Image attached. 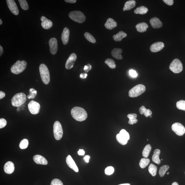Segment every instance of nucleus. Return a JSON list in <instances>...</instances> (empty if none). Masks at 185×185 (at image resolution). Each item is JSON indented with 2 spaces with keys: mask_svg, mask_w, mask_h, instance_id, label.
I'll use <instances>...</instances> for the list:
<instances>
[{
  "mask_svg": "<svg viewBox=\"0 0 185 185\" xmlns=\"http://www.w3.org/2000/svg\"><path fill=\"white\" fill-rule=\"evenodd\" d=\"M53 132L55 138L59 140L63 137V131L61 125L58 121H55L53 126Z\"/></svg>",
  "mask_w": 185,
  "mask_h": 185,
  "instance_id": "nucleus-7",
  "label": "nucleus"
},
{
  "mask_svg": "<svg viewBox=\"0 0 185 185\" xmlns=\"http://www.w3.org/2000/svg\"><path fill=\"white\" fill-rule=\"evenodd\" d=\"M41 20L42 21L41 26L43 28L47 30L52 27L53 25L52 22L51 20L47 19L45 16H41Z\"/></svg>",
  "mask_w": 185,
  "mask_h": 185,
  "instance_id": "nucleus-15",
  "label": "nucleus"
},
{
  "mask_svg": "<svg viewBox=\"0 0 185 185\" xmlns=\"http://www.w3.org/2000/svg\"><path fill=\"white\" fill-rule=\"evenodd\" d=\"M71 113L74 119L80 122L85 120L88 117L87 112L81 107H74L72 109Z\"/></svg>",
  "mask_w": 185,
  "mask_h": 185,
  "instance_id": "nucleus-1",
  "label": "nucleus"
},
{
  "mask_svg": "<svg viewBox=\"0 0 185 185\" xmlns=\"http://www.w3.org/2000/svg\"><path fill=\"white\" fill-rule=\"evenodd\" d=\"M150 162V160L149 158H142L140 161L139 165L142 168H144L148 165Z\"/></svg>",
  "mask_w": 185,
  "mask_h": 185,
  "instance_id": "nucleus-33",
  "label": "nucleus"
},
{
  "mask_svg": "<svg viewBox=\"0 0 185 185\" xmlns=\"http://www.w3.org/2000/svg\"><path fill=\"white\" fill-rule=\"evenodd\" d=\"M157 167L153 164H150L148 170L150 174L153 176H155L157 174Z\"/></svg>",
  "mask_w": 185,
  "mask_h": 185,
  "instance_id": "nucleus-32",
  "label": "nucleus"
},
{
  "mask_svg": "<svg viewBox=\"0 0 185 185\" xmlns=\"http://www.w3.org/2000/svg\"><path fill=\"white\" fill-rule=\"evenodd\" d=\"M65 1L66 3H75L77 2L76 0H65Z\"/></svg>",
  "mask_w": 185,
  "mask_h": 185,
  "instance_id": "nucleus-51",
  "label": "nucleus"
},
{
  "mask_svg": "<svg viewBox=\"0 0 185 185\" xmlns=\"http://www.w3.org/2000/svg\"><path fill=\"white\" fill-rule=\"evenodd\" d=\"M172 185H179L178 183L176 182H174L173 183Z\"/></svg>",
  "mask_w": 185,
  "mask_h": 185,
  "instance_id": "nucleus-54",
  "label": "nucleus"
},
{
  "mask_svg": "<svg viewBox=\"0 0 185 185\" xmlns=\"http://www.w3.org/2000/svg\"><path fill=\"white\" fill-rule=\"evenodd\" d=\"M28 110L31 114L33 115L38 114L40 112V105L38 102L31 100L28 105Z\"/></svg>",
  "mask_w": 185,
  "mask_h": 185,
  "instance_id": "nucleus-9",
  "label": "nucleus"
},
{
  "mask_svg": "<svg viewBox=\"0 0 185 185\" xmlns=\"http://www.w3.org/2000/svg\"><path fill=\"white\" fill-rule=\"evenodd\" d=\"M3 53V49L1 45L0 46V56H1Z\"/></svg>",
  "mask_w": 185,
  "mask_h": 185,
  "instance_id": "nucleus-53",
  "label": "nucleus"
},
{
  "mask_svg": "<svg viewBox=\"0 0 185 185\" xmlns=\"http://www.w3.org/2000/svg\"><path fill=\"white\" fill-rule=\"evenodd\" d=\"M27 63L26 61L18 60L12 65L11 68V73L16 75H18L23 72L26 69Z\"/></svg>",
  "mask_w": 185,
  "mask_h": 185,
  "instance_id": "nucleus-4",
  "label": "nucleus"
},
{
  "mask_svg": "<svg viewBox=\"0 0 185 185\" xmlns=\"http://www.w3.org/2000/svg\"><path fill=\"white\" fill-rule=\"evenodd\" d=\"M87 74L86 73H82L80 74V77L82 79H85L87 77Z\"/></svg>",
  "mask_w": 185,
  "mask_h": 185,
  "instance_id": "nucleus-49",
  "label": "nucleus"
},
{
  "mask_svg": "<svg viewBox=\"0 0 185 185\" xmlns=\"http://www.w3.org/2000/svg\"><path fill=\"white\" fill-rule=\"evenodd\" d=\"M152 147L151 145L147 144L146 145L142 152V155L144 157L147 158L149 157L150 152H151Z\"/></svg>",
  "mask_w": 185,
  "mask_h": 185,
  "instance_id": "nucleus-31",
  "label": "nucleus"
},
{
  "mask_svg": "<svg viewBox=\"0 0 185 185\" xmlns=\"http://www.w3.org/2000/svg\"><path fill=\"white\" fill-rule=\"evenodd\" d=\"M26 95L23 92L16 94L12 98V105L16 107H20L26 102Z\"/></svg>",
  "mask_w": 185,
  "mask_h": 185,
  "instance_id": "nucleus-2",
  "label": "nucleus"
},
{
  "mask_svg": "<svg viewBox=\"0 0 185 185\" xmlns=\"http://www.w3.org/2000/svg\"><path fill=\"white\" fill-rule=\"evenodd\" d=\"M127 117L129 119L128 122L129 124L132 125L137 122L138 120L137 119V115L136 114H129L127 115Z\"/></svg>",
  "mask_w": 185,
  "mask_h": 185,
  "instance_id": "nucleus-29",
  "label": "nucleus"
},
{
  "mask_svg": "<svg viewBox=\"0 0 185 185\" xmlns=\"http://www.w3.org/2000/svg\"><path fill=\"white\" fill-rule=\"evenodd\" d=\"M138 32L140 33L145 32L149 28V26L145 22H142L137 24L135 26Z\"/></svg>",
  "mask_w": 185,
  "mask_h": 185,
  "instance_id": "nucleus-24",
  "label": "nucleus"
},
{
  "mask_svg": "<svg viewBox=\"0 0 185 185\" xmlns=\"http://www.w3.org/2000/svg\"><path fill=\"white\" fill-rule=\"evenodd\" d=\"M139 110L141 115H144L146 117L152 116V111L149 109H146L144 106H142L139 108Z\"/></svg>",
  "mask_w": 185,
  "mask_h": 185,
  "instance_id": "nucleus-27",
  "label": "nucleus"
},
{
  "mask_svg": "<svg viewBox=\"0 0 185 185\" xmlns=\"http://www.w3.org/2000/svg\"><path fill=\"white\" fill-rule=\"evenodd\" d=\"M69 17L71 19L80 23H83L85 21L86 16L81 11H74L70 12Z\"/></svg>",
  "mask_w": 185,
  "mask_h": 185,
  "instance_id": "nucleus-5",
  "label": "nucleus"
},
{
  "mask_svg": "<svg viewBox=\"0 0 185 185\" xmlns=\"http://www.w3.org/2000/svg\"><path fill=\"white\" fill-rule=\"evenodd\" d=\"M122 52V49L116 48L113 49L111 52L112 56L114 58L117 59H122L123 57L121 55V53Z\"/></svg>",
  "mask_w": 185,
  "mask_h": 185,
  "instance_id": "nucleus-22",
  "label": "nucleus"
},
{
  "mask_svg": "<svg viewBox=\"0 0 185 185\" xmlns=\"http://www.w3.org/2000/svg\"><path fill=\"white\" fill-rule=\"evenodd\" d=\"M116 139L119 143L123 145H126L128 141V140L119 133L117 135Z\"/></svg>",
  "mask_w": 185,
  "mask_h": 185,
  "instance_id": "nucleus-30",
  "label": "nucleus"
},
{
  "mask_svg": "<svg viewBox=\"0 0 185 185\" xmlns=\"http://www.w3.org/2000/svg\"><path fill=\"white\" fill-rule=\"evenodd\" d=\"M69 35V30L67 27L65 28L61 34V40L64 45H66L68 42Z\"/></svg>",
  "mask_w": 185,
  "mask_h": 185,
  "instance_id": "nucleus-18",
  "label": "nucleus"
},
{
  "mask_svg": "<svg viewBox=\"0 0 185 185\" xmlns=\"http://www.w3.org/2000/svg\"><path fill=\"white\" fill-rule=\"evenodd\" d=\"M163 1L169 6H172L174 4L173 0H164Z\"/></svg>",
  "mask_w": 185,
  "mask_h": 185,
  "instance_id": "nucleus-47",
  "label": "nucleus"
},
{
  "mask_svg": "<svg viewBox=\"0 0 185 185\" xmlns=\"http://www.w3.org/2000/svg\"><path fill=\"white\" fill-rule=\"evenodd\" d=\"M84 36L88 41L90 43H96V40L94 36L90 33L86 32L84 34Z\"/></svg>",
  "mask_w": 185,
  "mask_h": 185,
  "instance_id": "nucleus-35",
  "label": "nucleus"
},
{
  "mask_svg": "<svg viewBox=\"0 0 185 185\" xmlns=\"http://www.w3.org/2000/svg\"><path fill=\"white\" fill-rule=\"evenodd\" d=\"M105 62L110 68L115 69L116 67L115 61L112 59H107Z\"/></svg>",
  "mask_w": 185,
  "mask_h": 185,
  "instance_id": "nucleus-36",
  "label": "nucleus"
},
{
  "mask_svg": "<svg viewBox=\"0 0 185 185\" xmlns=\"http://www.w3.org/2000/svg\"><path fill=\"white\" fill-rule=\"evenodd\" d=\"M160 151L159 149H157L154 151V154L152 156V160L154 163L159 164L160 163V160L159 159V155Z\"/></svg>",
  "mask_w": 185,
  "mask_h": 185,
  "instance_id": "nucleus-26",
  "label": "nucleus"
},
{
  "mask_svg": "<svg viewBox=\"0 0 185 185\" xmlns=\"http://www.w3.org/2000/svg\"><path fill=\"white\" fill-rule=\"evenodd\" d=\"M2 23H3V22H2V21L1 19H0V25H1Z\"/></svg>",
  "mask_w": 185,
  "mask_h": 185,
  "instance_id": "nucleus-56",
  "label": "nucleus"
},
{
  "mask_svg": "<svg viewBox=\"0 0 185 185\" xmlns=\"http://www.w3.org/2000/svg\"><path fill=\"white\" fill-rule=\"evenodd\" d=\"M4 171L6 174H11L14 170V166L13 162L9 161L5 164L4 166Z\"/></svg>",
  "mask_w": 185,
  "mask_h": 185,
  "instance_id": "nucleus-19",
  "label": "nucleus"
},
{
  "mask_svg": "<svg viewBox=\"0 0 185 185\" xmlns=\"http://www.w3.org/2000/svg\"><path fill=\"white\" fill-rule=\"evenodd\" d=\"M41 77L42 81L45 84H48L50 81L49 72L46 65L44 64H41L39 67Z\"/></svg>",
  "mask_w": 185,
  "mask_h": 185,
  "instance_id": "nucleus-3",
  "label": "nucleus"
},
{
  "mask_svg": "<svg viewBox=\"0 0 185 185\" xmlns=\"http://www.w3.org/2000/svg\"><path fill=\"white\" fill-rule=\"evenodd\" d=\"M129 74L133 78H136L137 76V74L136 71L134 70H131L129 71Z\"/></svg>",
  "mask_w": 185,
  "mask_h": 185,
  "instance_id": "nucleus-45",
  "label": "nucleus"
},
{
  "mask_svg": "<svg viewBox=\"0 0 185 185\" xmlns=\"http://www.w3.org/2000/svg\"><path fill=\"white\" fill-rule=\"evenodd\" d=\"M145 86L142 84H139L134 86L129 90V95L131 97H135L140 95L145 92Z\"/></svg>",
  "mask_w": 185,
  "mask_h": 185,
  "instance_id": "nucleus-6",
  "label": "nucleus"
},
{
  "mask_svg": "<svg viewBox=\"0 0 185 185\" xmlns=\"http://www.w3.org/2000/svg\"><path fill=\"white\" fill-rule=\"evenodd\" d=\"M169 168V166L167 165H165L161 166L160 168L159 171V174L160 176L162 177L164 176L166 171H168Z\"/></svg>",
  "mask_w": 185,
  "mask_h": 185,
  "instance_id": "nucleus-34",
  "label": "nucleus"
},
{
  "mask_svg": "<svg viewBox=\"0 0 185 185\" xmlns=\"http://www.w3.org/2000/svg\"><path fill=\"white\" fill-rule=\"evenodd\" d=\"M176 106L179 110L185 111V100L179 101L176 102Z\"/></svg>",
  "mask_w": 185,
  "mask_h": 185,
  "instance_id": "nucleus-37",
  "label": "nucleus"
},
{
  "mask_svg": "<svg viewBox=\"0 0 185 185\" xmlns=\"http://www.w3.org/2000/svg\"><path fill=\"white\" fill-rule=\"evenodd\" d=\"M169 174V172H168L167 173V174Z\"/></svg>",
  "mask_w": 185,
  "mask_h": 185,
  "instance_id": "nucleus-57",
  "label": "nucleus"
},
{
  "mask_svg": "<svg viewBox=\"0 0 185 185\" xmlns=\"http://www.w3.org/2000/svg\"><path fill=\"white\" fill-rule=\"evenodd\" d=\"M66 162L68 166L71 169L76 172H79L78 166L70 155H69L67 156L66 159Z\"/></svg>",
  "mask_w": 185,
  "mask_h": 185,
  "instance_id": "nucleus-14",
  "label": "nucleus"
},
{
  "mask_svg": "<svg viewBox=\"0 0 185 185\" xmlns=\"http://www.w3.org/2000/svg\"><path fill=\"white\" fill-rule=\"evenodd\" d=\"M21 7L22 9L27 10L28 9L29 7L27 2L26 0H18Z\"/></svg>",
  "mask_w": 185,
  "mask_h": 185,
  "instance_id": "nucleus-38",
  "label": "nucleus"
},
{
  "mask_svg": "<svg viewBox=\"0 0 185 185\" xmlns=\"http://www.w3.org/2000/svg\"><path fill=\"white\" fill-rule=\"evenodd\" d=\"M28 139H24L21 141L19 144V147L21 149H24L28 147Z\"/></svg>",
  "mask_w": 185,
  "mask_h": 185,
  "instance_id": "nucleus-39",
  "label": "nucleus"
},
{
  "mask_svg": "<svg viewBox=\"0 0 185 185\" xmlns=\"http://www.w3.org/2000/svg\"><path fill=\"white\" fill-rule=\"evenodd\" d=\"M77 56L75 53H72L70 55L66 62L65 67L67 69H71L73 67L77 60Z\"/></svg>",
  "mask_w": 185,
  "mask_h": 185,
  "instance_id": "nucleus-12",
  "label": "nucleus"
},
{
  "mask_svg": "<svg viewBox=\"0 0 185 185\" xmlns=\"http://www.w3.org/2000/svg\"><path fill=\"white\" fill-rule=\"evenodd\" d=\"M136 4V2L134 0H130L125 2L124 7L123 8V11L129 10L134 8Z\"/></svg>",
  "mask_w": 185,
  "mask_h": 185,
  "instance_id": "nucleus-23",
  "label": "nucleus"
},
{
  "mask_svg": "<svg viewBox=\"0 0 185 185\" xmlns=\"http://www.w3.org/2000/svg\"><path fill=\"white\" fill-rule=\"evenodd\" d=\"M127 36V34L122 31H119L118 33L113 36L114 40L116 42H120Z\"/></svg>",
  "mask_w": 185,
  "mask_h": 185,
  "instance_id": "nucleus-25",
  "label": "nucleus"
},
{
  "mask_svg": "<svg viewBox=\"0 0 185 185\" xmlns=\"http://www.w3.org/2000/svg\"><path fill=\"white\" fill-rule=\"evenodd\" d=\"M169 69L175 73H181L183 70V65L181 62L178 59L172 61L169 66Z\"/></svg>",
  "mask_w": 185,
  "mask_h": 185,
  "instance_id": "nucleus-8",
  "label": "nucleus"
},
{
  "mask_svg": "<svg viewBox=\"0 0 185 185\" xmlns=\"http://www.w3.org/2000/svg\"><path fill=\"white\" fill-rule=\"evenodd\" d=\"M7 6L10 11L15 15H18L19 11L17 5L14 0H7Z\"/></svg>",
  "mask_w": 185,
  "mask_h": 185,
  "instance_id": "nucleus-11",
  "label": "nucleus"
},
{
  "mask_svg": "<svg viewBox=\"0 0 185 185\" xmlns=\"http://www.w3.org/2000/svg\"><path fill=\"white\" fill-rule=\"evenodd\" d=\"M115 171L114 168L112 166H108L107 167L105 170V174L107 175H111Z\"/></svg>",
  "mask_w": 185,
  "mask_h": 185,
  "instance_id": "nucleus-40",
  "label": "nucleus"
},
{
  "mask_svg": "<svg viewBox=\"0 0 185 185\" xmlns=\"http://www.w3.org/2000/svg\"><path fill=\"white\" fill-rule=\"evenodd\" d=\"M34 162L37 164H42V165H47L48 164V162L43 156L37 155H35L33 157Z\"/></svg>",
  "mask_w": 185,
  "mask_h": 185,
  "instance_id": "nucleus-20",
  "label": "nucleus"
},
{
  "mask_svg": "<svg viewBox=\"0 0 185 185\" xmlns=\"http://www.w3.org/2000/svg\"><path fill=\"white\" fill-rule=\"evenodd\" d=\"M51 185H63L61 181L58 179H55L51 181Z\"/></svg>",
  "mask_w": 185,
  "mask_h": 185,
  "instance_id": "nucleus-43",
  "label": "nucleus"
},
{
  "mask_svg": "<svg viewBox=\"0 0 185 185\" xmlns=\"http://www.w3.org/2000/svg\"><path fill=\"white\" fill-rule=\"evenodd\" d=\"M149 10L148 8L144 6H140L137 7L134 11V13L137 14H140L143 15L147 14Z\"/></svg>",
  "mask_w": 185,
  "mask_h": 185,
  "instance_id": "nucleus-28",
  "label": "nucleus"
},
{
  "mask_svg": "<svg viewBox=\"0 0 185 185\" xmlns=\"http://www.w3.org/2000/svg\"><path fill=\"white\" fill-rule=\"evenodd\" d=\"M50 52L53 55L56 54L58 51V43L57 39L54 38H51L49 41Z\"/></svg>",
  "mask_w": 185,
  "mask_h": 185,
  "instance_id": "nucleus-13",
  "label": "nucleus"
},
{
  "mask_svg": "<svg viewBox=\"0 0 185 185\" xmlns=\"http://www.w3.org/2000/svg\"><path fill=\"white\" fill-rule=\"evenodd\" d=\"M30 94L27 96L28 99H33L36 95L37 91L33 88H30L29 90Z\"/></svg>",
  "mask_w": 185,
  "mask_h": 185,
  "instance_id": "nucleus-41",
  "label": "nucleus"
},
{
  "mask_svg": "<svg viewBox=\"0 0 185 185\" xmlns=\"http://www.w3.org/2000/svg\"><path fill=\"white\" fill-rule=\"evenodd\" d=\"M78 155L80 156H83L85 154V152L83 149H80L78 151Z\"/></svg>",
  "mask_w": 185,
  "mask_h": 185,
  "instance_id": "nucleus-48",
  "label": "nucleus"
},
{
  "mask_svg": "<svg viewBox=\"0 0 185 185\" xmlns=\"http://www.w3.org/2000/svg\"><path fill=\"white\" fill-rule=\"evenodd\" d=\"M90 158V156L88 155H86L85 156V157L84 158V159L85 160V162L87 163H88L89 162V160Z\"/></svg>",
  "mask_w": 185,
  "mask_h": 185,
  "instance_id": "nucleus-52",
  "label": "nucleus"
},
{
  "mask_svg": "<svg viewBox=\"0 0 185 185\" xmlns=\"http://www.w3.org/2000/svg\"><path fill=\"white\" fill-rule=\"evenodd\" d=\"M117 26V23L111 18H109L105 24V27L109 30H112L116 27Z\"/></svg>",
  "mask_w": 185,
  "mask_h": 185,
  "instance_id": "nucleus-21",
  "label": "nucleus"
},
{
  "mask_svg": "<svg viewBox=\"0 0 185 185\" xmlns=\"http://www.w3.org/2000/svg\"><path fill=\"white\" fill-rule=\"evenodd\" d=\"M119 134L123 136L126 138L127 140L130 139V135L129 133L125 129H122L120 132Z\"/></svg>",
  "mask_w": 185,
  "mask_h": 185,
  "instance_id": "nucleus-42",
  "label": "nucleus"
},
{
  "mask_svg": "<svg viewBox=\"0 0 185 185\" xmlns=\"http://www.w3.org/2000/svg\"><path fill=\"white\" fill-rule=\"evenodd\" d=\"M92 65L90 64H88L87 65H86L84 66V71L86 73H88V72L90 70L92 69Z\"/></svg>",
  "mask_w": 185,
  "mask_h": 185,
  "instance_id": "nucleus-46",
  "label": "nucleus"
},
{
  "mask_svg": "<svg viewBox=\"0 0 185 185\" xmlns=\"http://www.w3.org/2000/svg\"><path fill=\"white\" fill-rule=\"evenodd\" d=\"M5 92L3 91H0V99H2L5 97Z\"/></svg>",
  "mask_w": 185,
  "mask_h": 185,
  "instance_id": "nucleus-50",
  "label": "nucleus"
},
{
  "mask_svg": "<svg viewBox=\"0 0 185 185\" xmlns=\"http://www.w3.org/2000/svg\"><path fill=\"white\" fill-rule=\"evenodd\" d=\"M172 130L176 133V135L180 136H182L185 133V128L184 127L181 123H175L172 125Z\"/></svg>",
  "mask_w": 185,
  "mask_h": 185,
  "instance_id": "nucleus-10",
  "label": "nucleus"
},
{
  "mask_svg": "<svg viewBox=\"0 0 185 185\" xmlns=\"http://www.w3.org/2000/svg\"><path fill=\"white\" fill-rule=\"evenodd\" d=\"M150 23L154 28H159L162 27L163 23L157 17H154L150 20Z\"/></svg>",
  "mask_w": 185,
  "mask_h": 185,
  "instance_id": "nucleus-17",
  "label": "nucleus"
},
{
  "mask_svg": "<svg viewBox=\"0 0 185 185\" xmlns=\"http://www.w3.org/2000/svg\"><path fill=\"white\" fill-rule=\"evenodd\" d=\"M7 121L5 119L1 118L0 119V129L3 128L6 126L7 125Z\"/></svg>",
  "mask_w": 185,
  "mask_h": 185,
  "instance_id": "nucleus-44",
  "label": "nucleus"
},
{
  "mask_svg": "<svg viewBox=\"0 0 185 185\" xmlns=\"http://www.w3.org/2000/svg\"><path fill=\"white\" fill-rule=\"evenodd\" d=\"M164 46V44L162 42H157L154 43L150 46V50L152 52L156 53L162 50Z\"/></svg>",
  "mask_w": 185,
  "mask_h": 185,
  "instance_id": "nucleus-16",
  "label": "nucleus"
},
{
  "mask_svg": "<svg viewBox=\"0 0 185 185\" xmlns=\"http://www.w3.org/2000/svg\"><path fill=\"white\" fill-rule=\"evenodd\" d=\"M118 185H131L129 184H119Z\"/></svg>",
  "mask_w": 185,
  "mask_h": 185,
  "instance_id": "nucleus-55",
  "label": "nucleus"
}]
</instances>
